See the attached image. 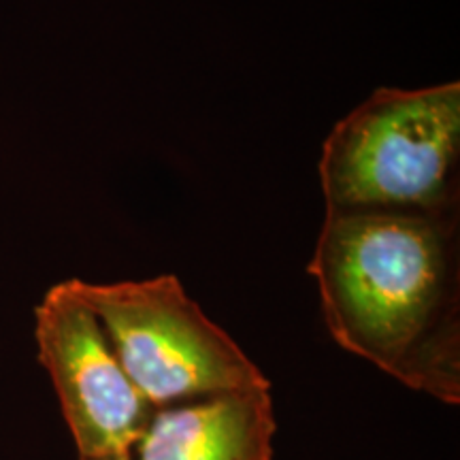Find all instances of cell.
I'll use <instances>...</instances> for the list:
<instances>
[{"label":"cell","instance_id":"277c9868","mask_svg":"<svg viewBox=\"0 0 460 460\" xmlns=\"http://www.w3.org/2000/svg\"><path fill=\"white\" fill-rule=\"evenodd\" d=\"M34 337L79 456L132 454L154 407L126 376L73 279L45 292L34 309Z\"/></svg>","mask_w":460,"mask_h":460},{"label":"cell","instance_id":"5b68a950","mask_svg":"<svg viewBox=\"0 0 460 460\" xmlns=\"http://www.w3.org/2000/svg\"><path fill=\"white\" fill-rule=\"evenodd\" d=\"M271 388L220 393L158 407L135 450L139 460H273Z\"/></svg>","mask_w":460,"mask_h":460},{"label":"cell","instance_id":"6da1fadb","mask_svg":"<svg viewBox=\"0 0 460 460\" xmlns=\"http://www.w3.org/2000/svg\"><path fill=\"white\" fill-rule=\"evenodd\" d=\"M307 273L339 348L460 405L458 216L326 211Z\"/></svg>","mask_w":460,"mask_h":460},{"label":"cell","instance_id":"8992f818","mask_svg":"<svg viewBox=\"0 0 460 460\" xmlns=\"http://www.w3.org/2000/svg\"><path fill=\"white\" fill-rule=\"evenodd\" d=\"M82 460H135L132 454H119V456H101V458H82Z\"/></svg>","mask_w":460,"mask_h":460},{"label":"cell","instance_id":"7a4b0ae2","mask_svg":"<svg viewBox=\"0 0 460 460\" xmlns=\"http://www.w3.org/2000/svg\"><path fill=\"white\" fill-rule=\"evenodd\" d=\"M326 211L458 216L460 84L379 88L322 146Z\"/></svg>","mask_w":460,"mask_h":460},{"label":"cell","instance_id":"3957f363","mask_svg":"<svg viewBox=\"0 0 460 460\" xmlns=\"http://www.w3.org/2000/svg\"><path fill=\"white\" fill-rule=\"evenodd\" d=\"M73 284L105 329L126 376L154 410L200 396L271 388L261 367L175 275Z\"/></svg>","mask_w":460,"mask_h":460}]
</instances>
